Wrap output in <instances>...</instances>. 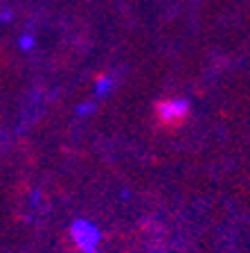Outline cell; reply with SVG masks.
I'll list each match as a JSON object with an SVG mask.
<instances>
[{"label":"cell","mask_w":250,"mask_h":253,"mask_svg":"<svg viewBox=\"0 0 250 253\" xmlns=\"http://www.w3.org/2000/svg\"><path fill=\"white\" fill-rule=\"evenodd\" d=\"M70 237H72L74 247L81 253H97V242H99V231L86 219H77L70 226Z\"/></svg>","instance_id":"7a4b0ae2"},{"label":"cell","mask_w":250,"mask_h":253,"mask_svg":"<svg viewBox=\"0 0 250 253\" xmlns=\"http://www.w3.org/2000/svg\"><path fill=\"white\" fill-rule=\"evenodd\" d=\"M189 116V104L185 100H165L156 104V118L162 126L167 129H174V126H180L182 122L187 120Z\"/></svg>","instance_id":"6da1fadb"}]
</instances>
